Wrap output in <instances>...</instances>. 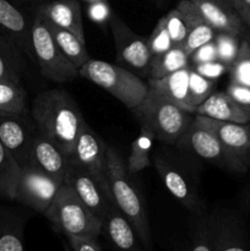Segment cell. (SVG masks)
Instances as JSON below:
<instances>
[{"mask_svg":"<svg viewBox=\"0 0 250 251\" xmlns=\"http://www.w3.org/2000/svg\"><path fill=\"white\" fill-rule=\"evenodd\" d=\"M31 117L37 130L71 158L78 132L86 122L73 96L63 88L38 93L32 102Z\"/></svg>","mask_w":250,"mask_h":251,"instance_id":"6da1fadb","label":"cell"},{"mask_svg":"<svg viewBox=\"0 0 250 251\" xmlns=\"http://www.w3.org/2000/svg\"><path fill=\"white\" fill-rule=\"evenodd\" d=\"M32 48L36 65L47 80L68 83L80 76L78 69L60 50L44 19L37 12L32 22Z\"/></svg>","mask_w":250,"mask_h":251,"instance_id":"52a82bcc","label":"cell"},{"mask_svg":"<svg viewBox=\"0 0 250 251\" xmlns=\"http://www.w3.org/2000/svg\"><path fill=\"white\" fill-rule=\"evenodd\" d=\"M217 60V49H216L215 41L206 43L194 50L189 56V61H190V66L199 65V64L208 63V61Z\"/></svg>","mask_w":250,"mask_h":251,"instance_id":"74e56055","label":"cell"},{"mask_svg":"<svg viewBox=\"0 0 250 251\" xmlns=\"http://www.w3.org/2000/svg\"><path fill=\"white\" fill-rule=\"evenodd\" d=\"M108 179L115 206L125 216L141 240L145 251H153L146 202L139 186L118 151L108 146Z\"/></svg>","mask_w":250,"mask_h":251,"instance_id":"7a4b0ae2","label":"cell"},{"mask_svg":"<svg viewBox=\"0 0 250 251\" xmlns=\"http://www.w3.org/2000/svg\"><path fill=\"white\" fill-rule=\"evenodd\" d=\"M32 22L10 0H0V37L5 39L25 61L36 65L32 48Z\"/></svg>","mask_w":250,"mask_h":251,"instance_id":"4fadbf2b","label":"cell"},{"mask_svg":"<svg viewBox=\"0 0 250 251\" xmlns=\"http://www.w3.org/2000/svg\"><path fill=\"white\" fill-rule=\"evenodd\" d=\"M228 73L230 82L250 87V41L245 37L240 41L239 50Z\"/></svg>","mask_w":250,"mask_h":251,"instance_id":"1f68e13d","label":"cell"},{"mask_svg":"<svg viewBox=\"0 0 250 251\" xmlns=\"http://www.w3.org/2000/svg\"><path fill=\"white\" fill-rule=\"evenodd\" d=\"M147 41H149V48L152 56L166 53V51H168L173 47V42H172L168 31H167L163 17L157 22V25L154 26L153 31L149 36Z\"/></svg>","mask_w":250,"mask_h":251,"instance_id":"d590c367","label":"cell"},{"mask_svg":"<svg viewBox=\"0 0 250 251\" xmlns=\"http://www.w3.org/2000/svg\"><path fill=\"white\" fill-rule=\"evenodd\" d=\"M217 1H220V2H223V4H225V0H217Z\"/></svg>","mask_w":250,"mask_h":251,"instance_id":"c3c4849f","label":"cell"},{"mask_svg":"<svg viewBox=\"0 0 250 251\" xmlns=\"http://www.w3.org/2000/svg\"><path fill=\"white\" fill-rule=\"evenodd\" d=\"M174 146L180 152L189 153L190 156L207 162L212 166L230 169L228 156L220 139L212 130L199 122L196 117H194L190 126L181 135Z\"/></svg>","mask_w":250,"mask_h":251,"instance_id":"8fae6325","label":"cell"},{"mask_svg":"<svg viewBox=\"0 0 250 251\" xmlns=\"http://www.w3.org/2000/svg\"><path fill=\"white\" fill-rule=\"evenodd\" d=\"M154 140L156 139L149 130H146L145 127H140L139 136L131 142L130 156L126 162V168L131 176L151 166L150 154H151Z\"/></svg>","mask_w":250,"mask_h":251,"instance_id":"83f0119b","label":"cell"},{"mask_svg":"<svg viewBox=\"0 0 250 251\" xmlns=\"http://www.w3.org/2000/svg\"><path fill=\"white\" fill-rule=\"evenodd\" d=\"M176 7L184 15L186 24H188V33H186V37L181 46L190 56V54L198 48H200L201 46L215 41L217 31L213 29L202 19L200 12L194 6L190 0H180Z\"/></svg>","mask_w":250,"mask_h":251,"instance_id":"603a6c76","label":"cell"},{"mask_svg":"<svg viewBox=\"0 0 250 251\" xmlns=\"http://www.w3.org/2000/svg\"><path fill=\"white\" fill-rule=\"evenodd\" d=\"M248 207H249V211H250V193H249V198H248Z\"/></svg>","mask_w":250,"mask_h":251,"instance_id":"bcb514c9","label":"cell"},{"mask_svg":"<svg viewBox=\"0 0 250 251\" xmlns=\"http://www.w3.org/2000/svg\"><path fill=\"white\" fill-rule=\"evenodd\" d=\"M195 114L203 115L211 119L222 120V122L249 124L250 110L232 100L227 92H213L205 102L196 108Z\"/></svg>","mask_w":250,"mask_h":251,"instance_id":"44dd1931","label":"cell"},{"mask_svg":"<svg viewBox=\"0 0 250 251\" xmlns=\"http://www.w3.org/2000/svg\"><path fill=\"white\" fill-rule=\"evenodd\" d=\"M44 21H46L47 27H48L49 32H50V34L53 36L54 41L56 42V44L59 46L60 50L65 54L66 58H68L76 68L80 69L83 64L87 63V61L90 60L91 56L90 54H88L86 42L81 41V39L78 38L76 34H74L73 32L68 31V29L65 28H61V27L49 22L48 20L44 19Z\"/></svg>","mask_w":250,"mask_h":251,"instance_id":"cb8c5ba5","label":"cell"},{"mask_svg":"<svg viewBox=\"0 0 250 251\" xmlns=\"http://www.w3.org/2000/svg\"><path fill=\"white\" fill-rule=\"evenodd\" d=\"M190 66L189 54L186 53L183 46H173L168 51L159 55L152 56L150 65V75L151 78H161L180 69Z\"/></svg>","mask_w":250,"mask_h":251,"instance_id":"d4e9b609","label":"cell"},{"mask_svg":"<svg viewBox=\"0 0 250 251\" xmlns=\"http://www.w3.org/2000/svg\"><path fill=\"white\" fill-rule=\"evenodd\" d=\"M163 19L173 46H181L188 33V24L184 15L178 7H175L163 16Z\"/></svg>","mask_w":250,"mask_h":251,"instance_id":"e575fe53","label":"cell"},{"mask_svg":"<svg viewBox=\"0 0 250 251\" xmlns=\"http://www.w3.org/2000/svg\"><path fill=\"white\" fill-rule=\"evenodd\" d=\"M190 69L191 66H188V68L180 69V70L169 74V75L161 78L149 77V81H147L149 90L153 91L154 93L163 97L164 100L183 108L186 112L195 114L194 109H191L186 102Z\"/></svg>","mask_w":250,"mask_h":251,"instance_id":"7402d4cb","label":"cell"},{"mask_svg":"<svg viewBox=\"0 0 250 251\" xmlns=\"http://www.w3.org/2000/svg\"><path fill=\"white\" fill-rule=\"evenodd\" d=\"M78 75L107 91L130 110L144 100L149 91L147 82L139 75L124 66L103 60L90 59L78 69Z\"/></svg>","mask_w":250,"mask_h":251,"instance_id":"5b68a950","label":"cell"},{"mask_svg":"<svg viewBox=\"0 0 250 251\" xmlns=\"http://www.w3.org/2000/svg\"><path fill=\"white\" fill-rule=\"evenodd\" d=\"M44 216L65 238H98L102 234L103 222L91 212L68 183L60 186Z\"/></svg>","mask_w":250,"mask_h":251,"instance_id":"277c9868","label":"cell"},{"mask_svg":"<svg viewBox=\"0 0 250 251\" xmlns=\"http://www.w3.org/2000/svg\"><path fill=\"white\" fill-rule=\"evenodd\" d=\"M191 68H193L196 73L200 74L201 76L213 81L220 78L221 76H223L225 73H228V70H229V68L220 60H213L208 61V63L199 64V65L191 66Z\"/></svg>","mask_w":250,"mask_h":251,"instance_id":"8d00e7d4","label":"cell"},{"mask_svg":"<svg viewBox=\"0 0 250 251\" xmlns=\"http://www.w3.org/2000/svg\"><path fill=\"white\" fill-rule=\"evenodd\" d=\"M233 7L238 15H242L243 12L250 10V0H233Z\"/></svg>","mask_w":250,"mask_h":251,"instance_id":"b9f144b4","label":"cell"},{"mask_svg":"<svg viewBox=\"0 0 250 251\" xmlns=\"http://www.w3.org/2000/svg\"><path fill=\"white\" fill-rule=\"evenodd\" d=\"M37 14L56 26L73 32L86 42L82 24V12L78 0H53L37 7Z\"/></svg>","mask_w":250,"mask_h":251,"instance_id":"ffe728a7","label":"cell"},{"mask_svg":"<svg viewBox=\"0 0 250 251\" xmlns=\"http://www.w3.org/2000/svg\"><path fill=\"white\" fill-rule=\"evenodd\" d=\"M225 92L234 102H237L245 109L250 110V87L239 85V83L229 82Z\"/></svg>","mask_w":250,"mask_h":251,"instance_id":"ab89813d","label":"cell"},{"mask_svg":"<svg viewBox=\"0 0 250 251\" xmlns=\"http://www.w3.org/2000/svg\"><path fill=\"white\" fill-rule=\"evenodd\" d=\"M0 251H25L24 223L19 218L0 220Z\"/></svg>","mask_w":250,"mask_h":251,"instance_id":"f546056e","label":"cell"},{"mask_svg":"<svg viewBox=\"0 0 250 251\" xmlns=\"http://www.w3.org/2000/svg\"><path fill=\"white\" fill-rule=\"evenodd\" d=\"M88 17L92 20L96 24H104V22H109L112 12H110L109 5L105 2V0H100V1L90 2L87 9Z\"/></svg>","mask_w":250,"mask_h":251,"instance_id":"f35d334b","label":"cell"},{"mask_svg":"<svg viewBox=\"0 0 250 251\" xmlns=\"http://www.w3.org/2000/svg\"><path fill=\"white\" fill-rule=\"evenodd\" d=\"M102 234L105 235L113 251H145L135 229L115 203L110 205L103 218Z\"/></svg>","mask_w":250,"mask_h":251,"instance_id":"ac0fdd59","label":"cell"},{"mask_svg":"<svg viewBox=\"0 0 250 251\" xmlns=\"http://www.w3.org/2000/svg\"><path fill=\"white\" fill-rule=\"evenodd\" d=\"M199 122L212 130L220 139L229 161L230 171L244 173L250 167V123L222 122L195 114Z\"/></svg>","mask_w":250,"mask_h":251,"instance_id":"9c48e42d","label":"cell"},{"mask_svg":"<svg viewBox=\"0 0 250 251\" xmlns=\"http://www.w3.org/2000/svg\"><path fill=\"white\" fill-rule=\"evenodd\" d=\"M87 2H93V1H100V0H86Z\"/></svg>","mask_w":250,"mask_h":251,"instance_id":"7dc6e473","label":"cell"},{"mask_svg":"<svg viewBox=\"0 0 250 251\" xmlns=\"http://www.w3.org/2000/svg\"><path fill=\"white\" fill-rule=\"evenodd\" d=\"M131 112L140 127L149 130L154 139L166 145H175L195 117L151 90Z\"/></svg>","mask_w":250,"mask_h":251,"instance_id":"3957f363","label":"cell"},{"mask_svg":"<svg viewBox=\"0 0 250 251\" xmlns=\"http://www.w3.org/2000/svg\"><path fill=\"white\" fill-rule=\"evenodd\" d=\"M215 88L216 81L203 77L191 68L189 75L188 100H186L189 107L196 112V108L215 92Z\"/></svg>","mask_w":250,"mask_h":251,"instance_id":"4dcf8cb0","label":"cell"},{"mask_svg":"<svg viewBox=\"0 0 250 251\" xmlns=\"http://www.w3.org/2000/svg\"><path fill=\"white\" fill-rule=\"evenodd\" d=\"M213 251H250L244 222L234 212L207 215Z\"/></svg>","mask_w":250,"mask_h":251,"instance_id":"2e32d148","label":"cell"},{"mask_svg":"<svg viewBox=\"0 0 250 251\" xmlns=\"http://www.w3.org/2000/svg\"><path fill=\"white\" fill-rule=\"evenodd\" d=\"M68 245L71 251H103L97 238L93 237H68Z\"/></svg>","mask_w":250,"mask_h":251,"instance_id":"60d3db41","label":"cell"},{"mask_svg":"<svg viewBox=\"0 0 250 251\" xmlns=\"http://www.w3.org/2000/svg\"><path fill=\"white\" fill-rule=\"evenodd\" d=\"M239 36H235L228 32H217L215 38L216 49H217V60L222 61L223 64L229 68L230 64L234 61L238 50L240 47Z\"/></svg>","mask_w":250,"mask_h":251,"instance_id":"836d02e7","label":"cell"},{"mask_svg":"<svg viewBox=\"0 0 250 251\" xmlns=\"http://www.w3.org/2000/svg\"><path fill=\"white\" fill-rule=\"evenodd\" d=\"M64 183L71 185L81 201L90 208L96 217L103 222V218L105 217L110 205L114 203V201L112 196L103 189L100 181L90 172L71 161L66 171Z\"/></svg>","mask_w":250,"mask_h":251,"instance_id":"9a60e30c","label":"cell"},{"mask_svg":"<svg viewBox=\"0 0 250 251\" xmlns=\"http://www.w3.org/2000/svg\"><path fill=\"white\" fill-rule=\"evenodd\" d=\"M24 69V59L2 37H0V80L21 82V73Z\"/></svg>","mask_w":250,"mask_h":251,"instance_id":"f1b7e54d","label":"cell"},{"mask_svg":"<svg viewBox=\"0 0 250 251\" xmlns=\"http://www.w3.org/2000/svg\"><path fill=\"white\" fill-rule=\"evenodd\" d=\"M37 132L36 123L28 114L0 115V142L14 156L21 168L29 163L32 141Z\"/></svg>","mask_w":250,"mask_h":251,"instance_id":"5bb4252c","label":"cell"},{"mask_svg":"<svg viewBox=\"0 0 250 251\" xmlns=\"http://www.w3.org/2000/svg\"><path fill=\"white\" fill-rule=\"evenodd\" d=\"M153 164L167 190L184 208L194 216L205 215L206 207L199 193L198 176L183 157L164 151L154 157Z\"/></svg>","mask_w":250,"mask_h":251,"instance_id":"8992f818","label":"cell"},{"mask_svg":"<svg viewBox=\"0 0 250 251\" xmlns=\"http://www.w3.org/2000/svg\"><path fill=\"white\" fill-rule=\"evenodd\" d=\"M202 19L217 32H228L240 38L245 36V27L238 12L232 6L217 0H190Z\"/></svg>","mask_w":250,"mask_h":251,"instance_id":"d6986e66","label":"cell"},{"mask_svg":"<svg viewBox=\"0 0 250 251\" xmlns=\"http://www.w3.org/2000/svg\"><path fill=\"white\" fill-rule=\"evenodd\" d=\"M71 158L50 139L37 130L32 141L29 163L42 172L64 183Z\"/></svg>","mask_w":250,"mask_h":251,"instance_id":"e0dca14e","label":"cell"},{"mask_svg":"<svg viewBox=\"0 0 250 251\" xmlns=\"http://www.w3.org/2000/svg\"><path fill=\"white\" fill-rule=\"evenodd\" d=\"M107 151L108 145L104 144V141L87 124V122L83 123L76 139L71 161L90 172L100 181L103 189L112 196L108 179Z\"/></svg>","mask_w":250,"mask_h":251,"instance_id":"7c38bea8","label":"cell"},{"mask_svg":"<svg viewBox=\"0 0 250 251\" xmlns=\"http://www.w3.org/2000/svg\"><path fill=\"white\" fill-rule=\"evenodd\" d=\"M22 168L6 147L0 142V198L15 200Z\"/></svg>","mask_w":250,"mask_h":251,"instance_id":"4316f807","label":"cell"},{"mask_svg":"<svg viewBox=\"0 0 250 251\" xmlns=\"http://www.w3.org/2000/svg\"><path fill=\"white\" fill-rule=\"evenodd\" d=\"M64 251H71L70 247H69V245H66V244H64Z\"/></svg>","mask_w":250,"mask_h":251,"instance_id":"f6af8a7d","label":"cell"},{"mask_svg":"<svg viewBox=\"0 0 250 251\" xmlns=\"http://www.w3.org/2000/svg\"><path fill=\"white\" fill-rule=\"evenodd\" d=\"M63 184L28 163L20 174L15 200L44 215Z\"/></svg>","mask_w":250,"mask_h":251,"instance_id":"30bf717a","label":"cell"},{"mask_svg":"<svg viewBox=\"0 0 250 251\" xmlns=\"http://www.w3.org/2000/svg\"><path fill=\"white\" fill-rule=\"evenodd\" d=\"M225 2L227 5H229V6L233 7V0H225ZM233 9H234V7H233Z\"/></svg>","mask_w":250,"mask_h":251,"instance_id":"ee69618b","label":"cell"},{"mask_svg":"<svg viewBox=\"0 0 250 251\" xmlns=\"http://www.w3.org/2000/svg\"><path fill=\"white\" fill-rule=\"evenodd\" d=\"M109 26L114 39L118 63L137 74L149 76L152 54L146 37L132 31L117 14H112Z\"/></svg>","mask_w":250,"mask_h":251,"instance_id":"ba28073f","label":"cell"},{"mask_svg":"<svg viewBox=\"0 0 250 251\" xmlns=\"http://www.w3.org/2000/svg\"><path fill=\"white\" fill-rule=\"evenodd\" d=\"M240 19H242L243 24H244V27H245V38H248L250 41V10H248V11L243 12L242 15H239ZM243 37V38H244Z\"/></svg>","mask_w":250,"mask_h":251,"instance_id":"7bdbcfd3","label":"cell"},{"mask_svg":"<svg viewBox=\"0 0 250 251\" xmlns=\"http://www.w3.org/2000/svg\"><path fill=\"white\" fill-rule=\"evenodd\" d=\"M194 217L195 220L191 226L190 237H189L185 251H213L207 213L201 216H194Z\"/></svg>","mask_w":250,"mask_h":251,"instance_id":"d6a6232c","label":"cell"},{"mask_svg":"<svg viewBox=\"0 0 250 251\" xmlns=\"http://www.w3.org/2000/svg\"><path fill=\"white\" fill-rule=\"evenodd\" d=\"M28 114L27 92L21 82L0 80V115Z\"/></svg>","mask_w":250,"mask_h":251,"instance_id":"484cf974","label":"cell"}]
</instances>
